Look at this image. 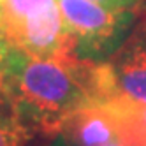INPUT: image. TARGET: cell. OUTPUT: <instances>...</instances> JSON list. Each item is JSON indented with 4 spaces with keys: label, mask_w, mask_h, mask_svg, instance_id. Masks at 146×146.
Returning <instances> with one entry per match:
<instances>
[{
    "label": "cell",
    "mask_w": 146,
    "mask_h": 146,
    "mask_svg": "<svg viewBox=\"0 0 146 146\" xmlns=\"http://www.w3.org/2000/svg\"><path fill=\"white\" fill-rule=\"evenodd\" d=\"M64 134L74 146H106L121 141V125L114 111L104 102L78 109L64 125Z\"/></svg>",
    "instance_id": "5b68a950"
},
{
    "label": "cell",
    "mask_w": 146,
    "mask_h": 146,
    "mask_svg": "<svg viewBox=\"0 0 146 146\" xmlns=\"http://www.w3.org/2000/svg\"><path fill=\"white\" fill-rule=\"evenodd\" d=\"M2 2H4V0H0V5H2Z\"/></svg>",
    "instance_id": "4fadbf2b"
},
{
    "label": "cell",
    "mask_w": 146,
    "mask_h": 146,
    "mask_svg": "<svg viewBox=\"0 0 146 146\" xmlns=\"http://www.w3.org/2000/svg\"><path fill=\"white\" fill-rule=\"evenodd\" d=\"M58 7L76 40L78 55L88 60L116 44L134 16V9L111 7L93 0H58Z\"/></svg>",
    "instance_id": "7a4b0ae2"
},
{
    "label": "cell",
    "mask_w": 146,
    "mask_h": 146,
    "mask_svg": "<svg viewBox=\"0 0 146 146\" xmlns=\"http://www.w3.org/2000/svg\"><path fill=\"white\" fill-rule=\"evenodd\" d=\"M93 2H99L104 5H111V7H127V9H134L137 5L139 0H93Z\"/></svg>",
    "instance_id": "9c48e42d"
},
{
    "label": "cell",
    "mask_w": 146,
    "mask_h": 146,
    "mask_svg": "<svg viewBox=\"0 0 146 146\" xmlns=\"http://www.w3.org/2000/svg\"><path fill=\"white\" fill-rule=\"evenodd\" d=\"M5 49H0V111H4L5 108H9V100H7V76H5V62H4V55Z\"/></svg>",
    "instance_id": "ba28073f"
},
{
    "label": "cell",
    "mask_w": 146,
    "mask_h": 146,
    "mask_svg": "<svg viewBox=\"0 0 146 146\" xmlns=\"http://www.w3.org/2000/svg\"><path fill=\"white\" fill-rule=\"evenodd\" d=\"M104 104H108L120 120L121 143L125 146H146V104L129 100L121 95Z\"/></svg>",
    "instance_id": "8992f818"
},
{
    "label": "cell",
    "mask_w": 146,
    "mask_h": 146,
    "mask_svg": "<svg viewBox=\"0 0 146 146\" xmlns=\"http://www.w3.org/2000/svg\"><path fill=\"white\" fill-rule=\"evenodd\" d=\"M4 48H7V44H5V40L2 37V30H0V49H4Z\"/></svg>",
    "instance_id": "8fae6325"
},
{
    "label": "cell",
    "mask_w": 146,
    "mask_h": 146,
    "mask_svg": "<svg viewBox=\"0 0 146 146\" xmlns=\"http://www.w3.org/2000/svg\"><path fill=\"white\" fill-rule=\"evenodd\" d=\"M9 48L21 49L40 58H72L79 56L76 40L69 32L58 0L34 7L25 16L0 28Z\"/></svg>",
    "instance_id": "3957f363"
},
{
    "label": "cell",
    "mask_w": 146,
    "mask_h": 146,
    "mask_svg": "<svg viewBox=\"0 0 146 146\" xmlns=\"http://www.w3.org/2000/svg\"><path fill=\"white\" fill-rule=\"evenodd\" d=\"M106 146H125L121 141H116V143H111V144H106Z\"/></svg>",
    "instance_id": "7c38bea8"
},
{
    "label": "cell",
    "mask_w": 146,
    "mask_h": 146,
    "mask_svg": "<svg viewBox=\"0 0 146 146\" xmlns=\"http://www.w3.org/2000/svg\"><path fill=\"white\" fill-rule=\"evenodd\" d=\"M48 146H65V143L64 141H62V139H53V143H51V144H48Z\"/></svg>",
    "instance_id": "30bf717a"
},
{
    "label": "cell",
    "mask_w": 146,
    "mask_h": 146,
    "mask_svg": "<svg viewBox=\"0 0 146 146\" xmlns=\"http://www.w3.org/2000/svg\"><path fill=\"white\" fill-rule=\"evenodd\" d=\"M108 67L116 95L146 104V32H137L116 51ZM114 95V97H116Z\"/></svg>",
    "instance_id": "277c9868"
},
{
    "label": "cell",
    "mask_w": 146,
    "mask_h": 146,
    "mask_svg": "<svg viewBox=\"0 0 146 146\" xmlns=\"http://www.w3.org/2000/svg\"><path fill=\"white\" fill-rule=\"evenodd\" d=\"M4 62L9 109L32 134L56 137L78 109L100 102V67L88 58H40L7 46Z\"/></svg>",
    "instance_id": "6da1fadb"
},
{
    "label": "cell",
    "mask_w": 146,
    "mask_h": 146,
    "mask_svg": "<svg viewBox=\"0 0 146 146\" xmlns=\"http://www.w3.org/2000/svg\"><path fill=\"white\" fill-rule=\"evenodd\" d=\"M34 134L19 123L14 114L0 111V146H27Z\"/></svg>",
    "instance_id": "52a82bcc"
}]
</instances>
